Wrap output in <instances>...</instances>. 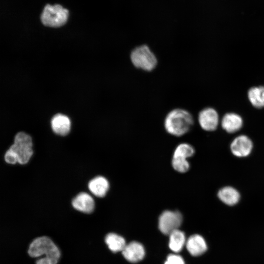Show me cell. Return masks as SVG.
I'll use <instances>...</instances> for the list:
<instances>
[{"label": "cell", "mask_w": 264, "mask_h": 264, "mask_svg": "<svg viewBox=\"0 0 264 264\" xmlns=\"http://www.w3.org/2000/svg\"><path fill=\"white\" fill-rule=\"evenodd\" d=\"M194 123V118L191 112L184 108H176L167 113L164 126L168 133L181 136L191 130Z\"/></svg>", "instance_id": "cell-1"}, {"label": "cell", "mask_w": 264, "mask_h": 264, "mask_svg": "<svg viewBox=\"0 0 264 264\" xmlns=\"http://www.w3.org/2000/svg\"><path fill=\"white\" fill-rule=\"evenodd\" d=\"M28 254L33 258H38L36 264H57L60 257V252L53 241L48 237L43 236L34 240L30 243Z\"/></svg>", "instance_id": "cell-2"}, {"label": "cell", "mask_w": 264, "mask_h": 264, "mask_svg": "<svg viewBox=\"0 0 264 264\" xmlns=\"http://www.w3.org/2000/svg\"><path fill=\"white\" fill-rule=\"evenodd\" d=\"M130 60L134 67L147 72H152L156 68L158 62L156 54L145 44L132 49Z\"/></svg>", "instance_id": "cell-3"}, {"label": "cell", "mask_w": 264, "mask_h": 264, "mask_svg": "<svg viewBox=\"0 0 264 264\" xmlns=\"http://www.w3.org/2000/svg\"><path fill=\"white\" fill-rule=\"evenodd\" d=\"M13 151L21 164L27 163L33 154L31 136L24 132H19L15 136L14 144L9 148Z\"/></svg>", "instance_id": "cell-4"}, {"label": "cell", "mask_w": 264, "mask_h": 264, "mask_svg": "<svg viewBox=\"0 0 264 264\" xmlns=\"http://www.w3.org/2000/svg\"><path fill=\"white\" fill-rule=\"evenodd\" d=\"M68 16V11L61 5L47 4L44 8L41 19L44 25L56 27L64 25Z\"/></svg>", "instance_id": "cell-5"}, {"label": "cell", "mask_w": 264, "mask_h": 264, "mask_svg": "<svg viewBox=\"0 0 264 264\" xmlns=\"http://www.w3.org/2000/svg\"><path fill=\"white\" fill-rule=\"evenodd\" d=\"M253 149L252 140L245 134L236 136L232 140L229 145L231 154L239 158L248 157L252 154Z\"/></svg>", "instance_id": "cell-6"}, {"label": "cell", "mask_w": 264, "mask_h": 264, "mask_svg": "<svg viewBox=\"0 0 264 264\" xmlns=\"http://www.w3.org/2000/svg\"><path fill=\"white\" fill-rule=\"evenodd\" d=\"M182 221V216L179 212L166 210L159 217L158 228L162 233L170 235L178 229Z\"/></svg>", "instance_id": "cell-7"}, {"label": "cell", "mask_w": 264, "mask_h": 264, "mask_svg": "<svg viewBox=\"0 0 264 264\" xmlns=\"http://www.w3.org/2000/svg\"><path fill=\"white\" fill-rule=\"evenodd\" d=\"M198 120L201 128L206 132L215 131L220 123L217 111L212 108H206L201 110L198 113Z\"/></svg>", "instance_id": "cell-8"}, {"label": "cell", "mask_w": 264, "mask_h": 264, "mask_svg": "<svg viewBox=\"0 0 264 264\" xmlns=\"http://www.w3.org/2000/svg\"><path fill=\"white\" fill-rule=\"evenodd\" d=\"M217 196L220 201L229 206L238 204L241 199L240 191L231 185H226L220 188L217 193Z\"/></svg>", "instance_id": "cell-9"}, {"label": "cell", "mask_w": 264, "mask_h": 264, "mask_svg": "<svg viewBox=\"0 0 264 264\" xmlns=\"http://www.w3.org/2000/svg\"><path fill=\"white\" fill-rule=\"evenodd\" d=\"M220 125L222 129L228 133H234L239 131L243 126L242 117L235 113H226L222 118Z\"/></svg>", "instance_id": "cell-10"}, {"label": "cell", "mask_w": 264, "mask_h": 264, "mask_svg": "<svg viewBox=\"0 0 264 264\" xmlns=\"http://www.w3.org/2000/svg\"><path fill=\"white\" fill-rule=\"evenodd\" d=\"M124 258L132 263H136L141 260L145 255L143 245L136 242H132L126 244L122 251Z\"/></svg>", "instance_id": "cell-11"}, {"label": "cell", "mask_w": 264, "mask_h": 264, "mask_svg": "<svg viewBox=\"0 0 264 264\" xmlns=\"http://www.w3.org/2000/svg\"><path fill=\"white\" fill-rule=\"evenodd\" d=\"M72 205L76 210L85 213H91L94 208V201L88 193L78 194L72 200Z\"/></svg>", "instance_id": "cell-12"}, {"label": "cell", "mask_w": 264, "mask_h": 264, "mask_svg": "<svg viewBox=\"0 0 264 264\" xmlns=\"http://www.w3.org/2000/svg\"><path fill=\"white\" fill-rule=\"evenodd\" d=\"M186 245L189 252L194 256L202 254L207 248L205 241L199 235H194L190 237Z\"/></svg>", "instance_id": "cell-13"}, {"label": "cell", "mask_w": 264, "mask_h": 264, "mask_svg": "<svg viewBox=\"0 0 264 264\" xmlns=\"http://www.w3.org/2000/svg\"><path fill=\"white\" fill-rule=\"evenodd\" d=\"M89 191L99 198L105 197L108 192L110 184L108 180L104 177L98 176L91 179L88 183Z\"/></svg>", "instance_id": "cell-14"}, {"label": "cell", "mask_w": 264, "mask_h": 264, "mask_svg": "<svg viewBox=\"0 0 264 264\" xmlns=\"http://www.w3.org/2000/svg\"><path fill=\"white\" fill-rule=\"evenodd\" d=\"M51 127L56 134L60 135H66L68 133L70 130V121L66 115L58 114L52 119Z\"/></svg>", "instance_id": "cell-15"}, {"label": "cell", "mask_w": 264, "mask_h": 264, "mask_svg": "<svg viewBox=\"0 0 264 264\" xmlns=\"http://www.w3.org/2000/svg\"><path fill=\"white\" fill-rule=\"evenodd\" d=\"M248 99L256 108H264V86L253 87L248 91Z\"/></svg>", "instance_id": "cell-16"}, {"label": "cell", "mask_w": 264, "mask_h": 264, "mask_svg": "<svg viewBox=\"0 0 264 264\" xmlns=\"http://www.w3.org/2000/svg\"><path fill=\"white\" fill-rule=\"evenodd\" d=\"M105 242L113 252L122 251L126 245L124 239L115 233L108 234L105 238Z\"/></svg>", "instance_id": "cell-17"}, {"label": "cell", "mask_w": 264, "mask_h": 264, "mask_svg": "<svg viewBox=\"0 0 264 264\" xmlns=\"http://www.w3.org/2000/svg\"><path fill=\"white\" fill-rule=\"evenodd\" d=\"M169 235L170 249L175 252H179L185 242L184 234L179 229H177L172 232Z\"/></svg>", "instance_id": "cell-18"}, {"label": "cell", "mask_w": 264, "mask_h": 264, "mask_svg": "<svg viewBox=\"0 0 264 264\" xmlns=\"http://www.w3.org/2000/svg\"><path fill=\"white\" fill-rule=\"evenodd\" d=\"M195 153L194 148L190 144L186 143L179 144L175 150L174 156H178L186 158L193 156Z\"/></svg>", "instance_id": "cell-19"}, {"label": "cell", "mask_w": 264, "mask_h": 264, "mask_svg": "<svg viewBox=\"0 0 264 264\" xmlns=\"http://www.w3.org/2000/svg\"><path fill=\"white\" fill-rule=\"evenodd\" d=\"M172 165L175 171L180 173L187 172L190 167L187 158L176 156H173Z\"/></svg>", "instance_id": "cell-20"}, {"label": "cell", "mask_w": 264, "mask_h": 264, "mask_svg": "<svg viewBox=\"0 0 264 264\" xmlns=\"http://www.w3.org/2000/svg\"><path fill=\"white\" fill-rule=\"evenodd\" d=\"M165 264H185L182 258L179 255L171 254L167 258Z\"/></svg>", "instance_id": "cell-21"}, {"label": "cell", "mask_w": 264, "mask_h": 264, "mask_svg": "<svg viewBox=\"0 0 264 264\" xmlns=\"http://www.w3.org/2000/svg\"><path fill=\"white\" fill-rule=\"evenodd\" d=\"M4 159L5 161L9 164H14L18 162L16 155L10 148L6 151L4 155Z\"/></svg>", "instance_id": "cell-22"}]
</instances>
